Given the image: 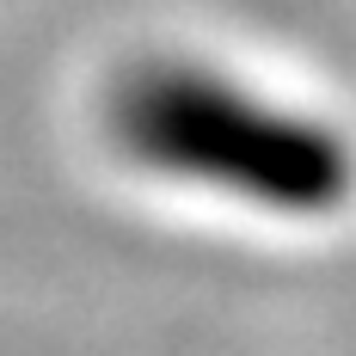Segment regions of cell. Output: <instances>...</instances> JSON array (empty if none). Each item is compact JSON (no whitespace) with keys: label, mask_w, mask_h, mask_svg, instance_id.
Instances as JSON below:
<instances>
[{"label":"cell","mask_w":356,"mask_h":356,"mask_svg":"<svg viewBox=\"0 0 356 356\" xmlns=\"http://www.w3.org/2000/svg\"><path fill=\"white\" fill-rule=\"evenodd\" d=\"M111 136L147 172L264 215H332L356 191V154L332 123L197 62L136 68L111 99Z\"/></svg>","instance_id":"6da1fadb"}]
</instances>
